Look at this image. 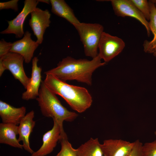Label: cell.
I'll return each mask as SVG.
<instances>
[{
	"mask_svg": "<svg viewBox=\"0 0 156 156\" xmlns=\"http://www.w3.org/2000/svg\"><path fill=\"white\" fill-rule=\"evenodd\" d=\"M98 55L91 60L86 59H75L67 56L57 64V66L44 73L53 75L61 80H75L88 86L92 84V75L98 68L106 63L102 62Z\"/></svg>",
	"mask_w": 156,
	"mask_h": 156,
	"instance_id": "6da1fadb",
	"label": "cell"
},
{
	"mask_svg": "<svg viewBox=\"0 0 156 156\" xmlns=\"http://www.w3.org/2000/svg\"><path fill=\"white\" fill-rule=\"evenodd\" d=\"M45 75L43 81L45 86L62 97L73 109L82 113L91 107L92 98L86 88L69 84L50 74Z\"/></svg>",
	"mask_w": 156,
	"mask_h": 156,
	"instance_id": "7a4b0ae2",
	"label": "cell"
},
{
	"mask_svg": "<svg viewBox=\"0 0 156 156\" xmlns=\"http://www.w3.org/2000/svg\"><path fill=\"white\" fill-rule=\"evenodd\" d=\"M41 112L44 116L51 118L59 125L62 131L64 121L71 122L75 120L78 114L70 111L64 106L56 94L50 90L43 81L41 84L38 95L36 99Z\"/></svg>",
	"mask_w": 156,
	"mask_h": 156,
	"instance_id": "3957f363",
	"label": "cell"
},
{
	"mask_svg": "<svg viewBox=\"0 0 156 156\" xmlns=\"http://www.w3.org/2000/svg\"><path fill=\"white\" fill-rule=\"evenodd\" d=\"M73 26L83 45L85 55L92 58L97 57L99 42L104 32L103 26L99 23L81 22Z\"/></svg>",
	"mask_w": 156,
	"mask_h": 156,
	"instance_id": "277c9868",
	"label": "cell"
},
{
	"mask_svg": "<svg viewBox=\"0 0 156 156\" xmlns=\"http://www.w3.org/2000/svg\"><path fill=\"white\" fill-rule=\"evenodd\" d=\"M24 59L21 55L10 52L0 58V76L6 70H9L15 79L18 80L26 89L30 80L25 72L23 63Z\"/></svg>",
	"mask_w": 156,
	"mask_h": 156,
	"instance_id": "5b68a950",
	"label": "cell"
},
{
	"mask_svg": "<svg viewBox=\"0 0 156 156\" xmlns=\"http://www.w3.org/2000/svg\"><path fill=\"white\" fill-rule=\"evenodd\" d=\"M125 46L121 38L103 32L99 45V55L106 63L120 54Z\"/></svg>",
	"mask_w": 156,
	"mask_h": 156,
	"instance_id": "8992f818",
	"label": "cell"
},
{
	"mask_svg": "<svg viewBox=\"0 0 156 156\" xmlns=\"http://www.w3.org/2000/svg\"><path fill=\"white\" fill-rule=\"evenodd\" d=\"M115 14L118 16H129L139 21L145 27L148 36L151 31L149 22L130 0H111Z\"/></svg>",
	"mask_w": 156,
	"mask_h": 156,
	"instance_id": "52a82bcc",
	"label": "cell"
},
{
	"mask_svg": "<svg viewBox=\"0 0 156 156\" xmlns=\"http://www.w3.org/2000/svg\"><path fill=\"white\" fill-rule=\"evenodd\" d=\"M38 0H25L23 7L14 19L8 21V27L0 32L2 34H14L16 38H21L24 36L23 25L27 16L36 8L39 3Z\"/></svg>",
	"mask_w": 156,
	"mask_h": 156,
	"instance_id": "ba28073f",
	"label": "cell"
},
{
	"mask_svg": "<svg viewBox=\"0 0 156 156\" xmlns=\"http://www.w3.org/2000/svg\"><path fill=\"white\" fill-rule=\"evenodd\" d=\"M31 15L29 24L37 38L36 42L40 44L42 43L44 34L51 23V14L47 9L43 10L36 7L31 12Z\"/></svg>",
	"mask_w": 156,
	"mask_h": 156,
	"instance_id": "9c48e42d",
	"label": "cell"
},
{
	"mask_svg": "<svg viewBox=\"0 0 156 156\" xmlns=\"http://www.w3.org/2000/svg\"><path fill=\"white\" fill-rule=\"evenodd\" d=\"M53 121L52 128L43 136L41 146L38 150L34 152L31 156H45L51 153L56 146L60 140L61 134L65 132L62 131L60 127L55 121Z\"/></svg>",
	"mask_w": 156,
	"mask_h": 156,
	"instance_id": "30bf717a",
	"label": "cell"
},
{
	"mask_svg": "<svg viewBox=\"0 0 156 156\" xmlns=\"http://www.w3.org/2000/svg\"><path fill=\"white\" fill-rule=\"evenodd\" d=\"M134 142L121 139H109L101 144L103 156H127L134 145Z\"/></svg>",
	"mask_w": 156,
	"mask_h": 156,
	"instance_id": "8fae6325",
	"label": "cell"
},
{
	"mask_svg": "<svg viewBox=\"0 0 156 156\" xmlns=\"http://www.w3.org/2000/svg\"><path fill=\"white\" fill-rule=\"evenodd\" d=\"M31 36V34L28 31H26L22 39L13 43L10 51L21 55L27 64L31 62L35 51L39 45L36 41L32 39Z\"/></svg>",
	"mask_w": 156,
	"mask_h": 156,
	"instance_id": "7c38bea8",
	"label": "cell"
},
{
	"mask_svg": "<svg viewBox=\"0 0 156 156\" xmlns=\"http://www.w3.org/2000/svg\"><path fill=\"white\" fill-rule=\"evenodd\" d=\"M39 60L36 57L32 60L31 76L28 83L26 90L22 95L23 99L28 101L36 99L38 95L42 81V80L41 72L42 68L38 66Z\"/></svg>",
	"mask_w": 156,
	"mask_h": 156,
	"instance_id": "4fadbf2b",
	"label": "cell"
},
{
	"mask_svg": "<svg viewBox=\"0 0 156 156\" xmlns=\"http://www.w3.org/2000/svg\"><path fill=\"white\" fill-rule=\"evenodd\" d=\"M34 117V111L31 110L25 115L18 126V140L22 142L23 148L31 155L34 151L30 148L29 139L35 125Z\"/></svg>",
	"mask_w": 156,
	"mask_h": 156,
	"instance_id": "5bb4252c",
	"label": "cell"
},
{
	"mask_svg": "<svg viewBox=\"0 0 156 156\" xmlns=\"http://www.w3.org/2000/svg\"><path fill=\"white\" fill-rule=\"evenodd\" d=\"M26 108L24 106L15 107L0 101V116L2 122L19 125L25 115Z\"/></svg>",
	"mask_w": 156,
	"mask_h": 156,
	"instance_id": "9a60e30c",
	"label": "cell"
},
{
	"mask_svg": "<svg viewBox=\"0 0 156 156\" xmlns=\"http://www.w3.org/2000/svg\"><path fill=\"white\" fill-rule=\"evenodd\" d=\"M18 135V126L11 124H0V143L8 145L12 147L22 149L16 138Z\"/></svg>",
	"mask_w": 156,
	"mask_h": 156,
	"instance_id": "2e32d148",
	"label": "cell"
},
{
	"mask_svg": "<svg viewBox=\"0 0 156 156\" xmlns=\"http://www.w3.org/2000/svg\"><path fill=\"white\" fill-rule=\"evenodd\" d=\"M51 12L65 19L73 25L80 23L73 10L64 0H50Z\"/></svg>",
	"mask_w": 156,
	"mask_h": 156,
	"instance_id": "e0dca14e",
	"label": "cell"
},
{
	"mask_svg": "<svg viewBox=\"0 0 156 156\" xmlns=\"http://www.w3.org/2000/svg\"><path fill=\"white\" fill-rule=\"evenodd\" d=\"M148 2L150 10L149 22L151 32L153 35V37L151 40H145L143 43V47L145 52L152 54L156 57V8L151 0Z\"/></svg>",
	"mask_w": 156,
	"mask_h": 156,
	"instance_id": "ac0fdd59",
	"label": "cell"
},
{
	"mask_svg": "<svg viewBox=\"0 0 156 156\" xmlns=\"http://www.w3.org/2000/svg\"><path fill=\"white\" fill-rule=\"evenodd\" d=\"M77 149L78 156H103L98 138H91Z\"/></svg>",
	"mask_w": 156,
	"mask_h": 156,
	"instance_id": "d6986e66",
	"label": "cell"
},
{
	"mask_svg": "<svg viewBox=\"0 0 156 156\" xmlns=\"http://www.w3.org/2000/svg\"><path fill=\"white\" fill-rule=\"evenodd\" d=\"M59 141L61 144V149L55 156H78L77 149L73 147L68 140L65 132L61 134Z\"/></svg>",
	"mask_w": 156,
	"mask_h": 156,
	"instance_id": "ffe728a7",
	"label": "cell"
},
{
	"mask_svg": "<svg viewBox=\"0 0 156 156\" xmlns=\"http://www.w3.org/2000/svg\"><path fill=\"white\" fill-rule=\"evenodd\" d=\"M142 14L146 20L149 21L150 10L149 2L146 0H130Z\"/></svg>",
	"mask_w": 156,
	"mask_h": 156,
	"instance_id": "44dd1931",
	"label": "cell"
},
{
	"mask_svg": "<svg viewBox=\"0 0 156 156\" xmlns=\"http://www.w3.org/2000/svg\"><path fill=\"white\" fill-rule=\"evenodd\" d=\"M142 153V156H156V139L143 144Z\"/></svg>",
	"mask_w": 156,
	"mask_h": 156,
	"instance_id": "7402d4cb",
	"label": "cell"
},
{
	"mask_svg": "<svg viewBox=\"0 0 156 156\" xmlns=\"http://www.w3.org/2000/svg\"><path fill=\"white\" fill-rule=\"evenodd\" d=\"M13 43L8 42L4 39L0 41V58L10 52Z\"/></svg>",
	"mask_w": 156,
	"mask_h": 156,
	"instance_id": "603a6c76",
	"label": "cell"
},
{
	"mask_svg": "<svg viewBox=\"0 0 156 156\" xmlns=\"http://www.w3.org/2000/svg\"><path fill=\"white\" fill-rule=\"evenodd\" d=\"M18 0H12L10 1L0 2V10L11 9L15 11L18 10Z\"/></svg>",
	"mask_w": 156,
	"mask_h": 156,
	"instance_id": "cb8c5ba5",
	"label": "cell"
},
{
	"mask_svg": "<svg viewBox=\"0 0 156 156\" xmlns=\"http://www.w3.org/2000/svg\"><path fill=\"white\" fill-rule=\"evenodd\" d=\"M133 146L127 156H142V147L143 144L138 140L134 142Z\"/></svg>",
	"mask_w": 156,
	"mask_h": 156,
	"instance_id": "d4e9b609",
	"label": "cell"
},
{
	"mask_svg": "<svg viewBox=\"0 0 156 156\" xmlns=\"http://www.w3.org/2000/svg\"><path fill=\"white\" fill-rule=\"evenodd\" d=\"M38 1L39 2H41L45 3L47 4H49L50 3V0H38Z\"/></svg>",
	"mask_w": 156,
	"mask_h": 156,
	"instance_id": "484cf974",
	"label": "cell"
},
{
	"mask_svg": "<svg viewBox=\"0 0 156 156\" xmlns=\"http://www.w3.org/2000/svg\"><path fill=\"white\" fill-rule=\"evenodd\" d=\"M151 1L154 3L156 8V0H152Z\"/></svg>",
	"mask_w": 156,
	"mask_h": 156,
	"instance_id": "4316f807",
	"label": "cell"
},
{
	"mask_svg": "<svg viewBox=\"0 0 156 156\" xmlns=\"http://www.w3.org/2000/svg\"><path fill=\"white\" fill-rule=\"evenodd\" d=\"M154 134L156 136V131H155L154 132Z\"/></svg>",
	"mask_w": 156,
	"mask_h": 156,
	"instance_id": "83f0119b",
	"label": "cell"
}]
</instances>
